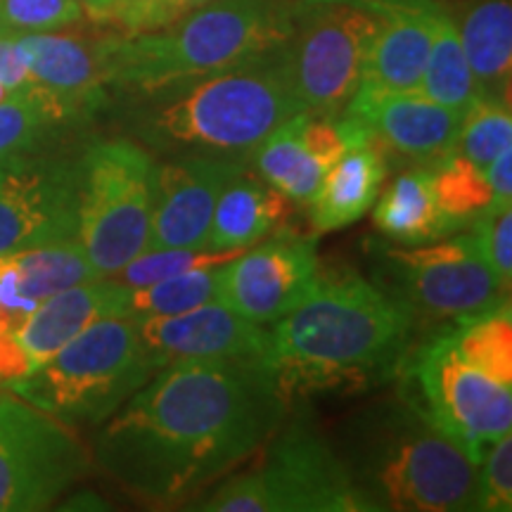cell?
Returning <instances> with one entry per match:
<instances>
[{"label": "cell", "instance_id": "3", "mask_svg": "<svg viewBox=\"0 0 512 512\" xmlns=\"http://www.w3.org/2000/svg\"><path fill=\"white\" fill-rule=\"evenodd\" d=\"M335 451L373 512L475 510L479 465L403 396L347 420Z\"/></svg>", "mask_w": 512, "mask_h": 512}, {"label": "cell", "instance_id": "4", "mask_svg": "<svg viewBox=\"0 0 512 512\" xmlns=\"http://www.w3.org/2000/svg\"><path fill=\"white\" fill-rule=\"evenodd\" d=\"M133 128L164 152H252L273 128L304 112L283 46L145 95Z\"/></svg>", "mask_w": 512, "mask_h": 512}, {"label": "cell", "instance_id": "28", "mask_svg": "<svg viewBox=\"0 0 512 512\" xmlns=\"http://www.w3.org/2000/svg\"><path fill=\"white\" fill-rule=\"evenodd\" d=\"M448 332L460 358L491 380L512 387V313L510 299L496 309L453 323Z\"/></svg>", "mask_w": 512, "mask_h": 512}, {"label": "cell", "instance_id": "19", "mask_svg": "<svg viewBox=\"0 0 512 512\" xmlns=\"http://www.w3.org/2000/svg\"><path fill=\"white\" fill-rule=\"evenodd\" d=\"M126 313L128 287L114 280L95 278L53 294L22 323L5 330L10 332L17 356L22 358L29 375L93 323Z\"/></svg>", "mask_w": 512, "mask_h": 512}, {"label": "cell", "instance_id": "10", "mask_svg": "<svg viewBox=\"0 0 512 512\" xmlns=\"http://www.w3.org/2000/svg\"><path fill=\"white\" fill-rule=\"evenodd\" d=\"M375 259L377 285L406 306L415 325L460 323L510 299L470 233L406 249L380 247Z\"/></svg>", "mask_w": 512, "mask_h": 512}, {"label": "cell", "instance_id": "18", "mask_svg": "<svg viewBox=\"0 0 512 512\" xmlns=\"http://www.w3.org/2000/svg\"><path fill=\"white\" fill-rule=\"evenodd\" d=\"M147 354L164 368L181 358L268 356L271 330L242 318L226 304L209 302L178 316L136 318Z\"/></svg>", "mask_w": 512, "mask_h": 512}, {"label": "cell", "instance_id": "24", "mask_svg": "<svg viewBox=\"0 0 512 512\" xmlns=\"http://www.w3.org/2000/svg\"><path fill=\"white\" fill-rule=\"evenodd\" d=\"M456 19L460 43L477 93L510 100L512 76V3L510 0H463Z\"/></svg>", "mask_w": 512, "mask_h": 512}, {"label": "cell", "instance_id": "11", "mask_svg": "<svg viewBox=\"0 0 512 512\" xmlns=\"http://www.w3.org/2000/svg\"><path fill=\"white\" fill-rule=\"evenodd\" d=\"M380 19L344 0H294L287 64L304 112L339 117L361 86Z\"/></svg>", "mask_w": 512, "mask_h": 512}, {"label": "cell", "instance_id": "13", "mask_svg": "<svg viewBox=\"0 0 512 512\" xmlns=\"http://www.w3.org/2000/svg\"><path fill=\"white\" fill-rule=\"evenodd\" d=\"M79 162L24 152L0 159V254L74 240Z\"/></svg>", "mask_w": 512, "mask_h": 512}, {"label": "cell", "instance_id": "21", "mask_svg": "<svg viewBox=\"0 0 512 512\" xmlns=\"http://www.w3.org/2000/svg\"><path fill=\"white\" fill-rule=\"evenodd\" d=\"M95 278L76 238L0 254V325L15 328L53 294Z\"/></svg>", "mask_w": 512, "mask_h": 512}, {"label": "cell", "instance_id": "1", "mask_svg": "<svg viewBox=\"0 0 512 512\" xmlns=\"http://www.w3.org/2000/svg\"><path fill=\"white\" fill-rule=\"evenodd\" d=\"M290 401L261 356L181 358L102 422L95 458L140 501L183 503L266 446Z\"/></svg>", "mask_w": 512, "mask_h": 512}, {"label": "cell", "instance_id": "2", "mask_svg": "<svg viewBox=\"0 0 512 512\" xmlns=\"http://www.w3.org/2000/svg\"><path fill=\"white\" fill-rule=\"evenodd\" d=\"M415 328L406 306L363 275L318 273L304 302L275 320L266 363L290 399L356 392L399 373Z\"/></svg>", "mask_w": 512, "mask_h": 512}, {"label": "cell", "instance_id": "9", "mask_svg": "<svg viewBox=\"0 0 512 512\" xmlns=\"http://www.w3.org/2000/svg\"><path fill=\"white\" fill-rule=\"evenodd\" d=\"M403 396L465 446L479 465L496 439L512 430V392L460 358L448 332L411 347L399 373Z\"/></svg>", "mask_w": 512, "mask_h": 512}, {"label": "cell", "instance_id": "22", "mask_svg": "<svg viewBox=\"0 0 512 512\" xmlns=\"http://www.w3.org/2000/svg\"><path fill=\"white\" fill-rule=\"evenodd\" d=\"M389 174V152L370 136L366 143L349 147L330 171L313 197L311 223L318 233H335L361 221L373 209L382 183Z\"/></svg>", "mask_w": 512, "mask_h": 512}, {"label": "cell", "instance_id": "7", "mask_svg": "<svg viewBox=\"0 0 512 512\" xmlns=\"http://www.w3.org/2000/svg\"><path fill=\"white\" fill-rule=\"evenodd\" d=\"M259 465L228 477L188 510L204 512H373L335 446L311 422L294 420L266 441Z\"/></svg>", "mask_w": 512, "mask_h": 512}, {"label": "cell", "instance_id": "33", "mask_svg": "<svg viewBox=\"0 0 512 512\" xmlns=\"http://www.w3.org/2000/svg\"><path fill=\"white\" fill-rule=\"evenodd\" d=\"M83 15L79 0H0V36L60 31Z\"/></svg>", "mask_w": 512, "mask_h": 512}, {"label": "cell", "instance_id": "26", "mask_svg": "<svg viewBox=\"0 0 512 512\" xmlns=\"http://www.w3.org/2000/svg\"><path fill=\"white\" fill-rule=\"evenodd\" d=\"M420 91L439 105L463 112L477 95L475 79L460 43L456 19L441 3L432 15V43L422 72Z\"/></svg>", "mask_w": 512, "mask_h": 512}, {"label": "cell", "instance_id": "32", "mask_svg": "<svg viewBox=\"0 0 512 512\" xmlns=\"http://www.w3.org/2000/svg\"><path fill=\"white\" fill-rule=\"evenodd\" d=\"M240 252L242 249H235V252H209V249L202 247L143 249V252H140L133 261H128L117 275H121L119 283H124L126 287H143L176 273L228 264V261L235 259Z\"/></svg>", "mask_w": 512, "mask_h": 512}, {"label": "cell", "instance_id": "20", "mask_svg": "<svg viewBox=\"0 0 512 512\" xmlns=\"http://www.w3.org/2000/svg\"><path fill=\"white\" fill-rule=\"evenodd\" d=\"M15 43L27 64L31 86L53 93L76 117H86L105 102V67H102L100 38L41 31L17 34Z\"/></svg>", "mask_w": 512, "mask_h": 512}, {"label": "cell", "instance_id": "31", "mask_svg": "<svg viewBox=\"0 0 512 512\" xmlns=\"http://www.w3.org/2000/svg\"><path fill=\"white\" fill-rule=\"evenodd\" d=\"M512 140L510 100L477 93L460 117L456 150L477 169L486 171Z\"/></svg>", "mask_w": 512, "mask_h": 512}, {"label": "cell", "instance_id": "8", "mask_svg": "<svg viewBox=\"0 0 512 512\" xmlns=\"http://www.w3.org/2000/svg\"><path fill=\"white\" fill-rule=\"evenodd\" d=\"M155 162L128 138H102L79 159V230L95 273L112 278L143 252L152 228Z\"/></svg>", "mask_w": 512, "mask_h": 512}, {"label": "cell", "instance_id": "37", "mask_svg": "<svg viewBox=\"0 0 512 512\" xmlns=\"http://www.w3.org/2000/svg\"><path fill=\"white\" fill-rule=\"evenodd\" d=\"M486 181H489L491 197H494V211L510 209L512 197V147L498 155L494 162L486 166Z\"/></svg>", "mask_w": 512, "mask_h": 512}, {"label": "cell", "instance_id": "29", "mask_svg": "<svg viewBox=\"0 0 512 512\" xmlns=\"http://www.w3.org/2000/svg\"><path fill=\"white\" fill-rule=\"evenodd\" d=\"M430 171L437 207L456 230H463L479 216L494 211V197L486 174L467 162L458 150L446 152L430 164Z\"/></svg>", "mask_w": 512, "mask_h": 512}, {"label": "cell", "instance_id": "23", "mask_svg": "<svg viewBox=\"0 0 512 512\" xmlns=\"http://www.w3.org/2000/svg\"><path fill=\"white\" fill-rule=\"evenodd\" d=\"M290 211L292 202L283 192L242 169L230 178L216 200L204 249L235 252L252 247L285 223Z\"/></svg>", "mask_w": 512, "mask_h": 512}, {"label": "cell", "instance_id": "5", "mask_svg": "<svg viewBox=\"0 0 512 512\" xmlns=\"http://www.w3.org/2000/svg\"><path fill=\"white\" fill-rule=\"evenodd\" d=\"M294 0H211L147 34L100 38L107 86L155 93L221 72L283 46L292 34Z\"/></svg>", "mask_w": 512, "mask_h": 512}, {"label": "cell", "instance_id": "12", "mask_svg": "<svg viewBox=\"0 0 512 512\" xmlns=\"http://www.w3.org/2000/svg\"><path fill=\"white\" fill-rule=\"evenodd\" d=\"M88 465L69 425L12 392L0 394V512L48 510Z\"/></svg>", "mask_w": 512, "mask_h": 512}, {"label": "cell", "instance_id": "17", "mask_svg": "<svg viewBox=\"0 0 512 512\" xmlns=\"http://www.w3.org/2000/svg\"><path fill=\"white\" fill-rule=\"evenodd\" d=\"M337 117L297 112L252 150L261 181L290 200L309 207L330 166L349 150Z\"/></svg>", "mask_w": 512, "mask_h": 512}, {"label": "cell", "instance_id": "39", "mask_svg": "<svg viewBox=\"0 0 512 512\" xmlns=\"http://www.w3.org/2000/svg\"><path fill=\"white\" fill-rule=\"evenodd\" d=\"M79 3H81V8H83V10H86V8H88V5H91V3H93V0H79Z\"/></svg>", "mask_w": 512, "mask_h": 512}, {"label": "cell", "instance_id": "38", "mask_svg": "<svg viewBox=\"0 0 512 512\" xmlns=\"http://www.w3.org/2000/svg\"><path fill=\"white\" fill-rule=\"evenodd\" d=\"M124 3H131V0H93V3L88 5V8L83 12H86V15L95 22V19L105 15V12L119 8V5H124Z\"/></svg>", "mask_w": 512, "mask_h": 512}, {"label": "cell", "instance_id": "30", "mask_svg": "<svg viewBox=\"0 0 512 512\" xmlns=\"http://www.w3.org/2000/svg\"><path fill=\"white\" fill-rule=\"evenodd\" d=\"M221 278L223 264L169 275L143 287H128V316H178L197 306L219 302Z\"/></svg>", "mask_w": 512, "mask_h": 512}, {"label": "cell", "instance_id": "36", "mask_svg": "<svg viewBox=\"0 0 512 512\" xmlns=\"http://www.w3.org/2000/svg\"><path fill=\"white\" fill-rule=\"evenodd\" d=\"M482 259L489 264L505 290L510 292L512 280V216L510 209L491 211L470 223V230Z\"/></svg>", "mask_w": 512, "mask_h": 512}, {"label": "cell", "instance_id": "15", "mask_svg": "<svg viewBox=\"0 0 512 512\" xmlns=\"http://www.w3.org/2000/svg\"><path fill=\"white\" fill-rule=\"evenodd\" d=\"M245 169L238 157L214 152H178L155 164L152 228L145 249L202 247L221 190Z\"/></svg>", "mask_w": 512, "mask_h": 512}, {"label": "cell", "instance_id": "16", "mask_svg": "<svg viewBox=\"0 0 512 512\" xmlns=\"http://www.w3.org/2000/svg\"><path fill=\"white\" fill-rule=\"evenodd\" d=\"M347 117L366 126L389 155L434 164L456 150L463 112L439 105L420 91H377L358 86L344 107Z\"/></svg>", "mask_w": 512, "mask_h": 512}, {"label": "cell", "instance_id": "6", "mask_svg": "<svg viewBox=\"0 0 512 512\" xmlns=\"http://www.w3.org/2000/svg\"><path fill=\"white\" fill-rule=\"evenodd\" d=\"M133 316L93 323L8 392L69 427H98L157 373Z\"/></svg>", "mask_w": 512, "mask_h": 512}, {"label": "cell", "instance_id": "14", "mask_svg": "<svg viewBox=\"0 0 512 512\" xmlns=\"http://www.w3.org/2000/svg\"><path fill=\"white\" fill-rule=\"evenodd\" d=\"M318 273L316 242L280 233L223 264L219 302L254 323H275L304 302Z\"/></svg>", "mask_w": 512, "mask_h": 512}, {"label": "cell", "instance_id": "27", "mask_svg": "<svg viewBox=\"0 0 512 512\" xmlns=\"http://www.w3.org/2000/svg\"><path fill=\"white\" fill-rule=\"evenodd\" d=\"M76 114L38 86L19 88L0 102V159L34 152Z\"/></svg>", "mask_w": 512, "mask_h": 512}, {"label": "cell", "instance_id": "34", "mask_svg": "<svg viewBox=\"0 0 512 512\" xmlns=\"http://www.w3.org/2000/svg\"><path fill=\"white\" fill-rule=\"evenodd\" d=\"M211 0H131V3L119 5L105 15L95 19L100 27L112 29L114 34L136 36L147 31H159L178 19L190 15L192 10L202 8Z\"/></svg>", "mask_w": 512, "mask_h": 512}, {"label": "cell", "instance_id": "25", "mask_svg": "<svg viewBox=\"0 0 512 512\" xmlns=\"http://www.w3.org/2000/svg\"><path fill=\"white\" fill-rule=\"evenodd\" d=\"M373 207L375 228L399 245L418 247L458 233L437 207L430 169H411L396 176L377 195Z\"/></svg>", "mask_w": 512, "mask_h": 512}, {"label": "cell", "instance_id": "35", "mask_svg": "<svg viewBox=\"0 0 512 512\" xmlns=\"http://www.w3.org/2000/svg\"><path fill=\"white\" fill-rule=\"evenodd\" d=\"M484 512L512 510V439H496L477 470V505Z\"/></svg>", "mask_w": 512, "mask_h": 512}]
</instances>
